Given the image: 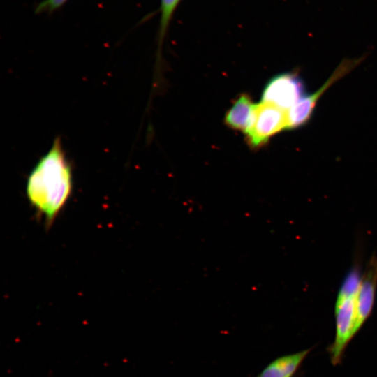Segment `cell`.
Returning <instances> with one entry per match:
<instances>
[{"label":"cell","instance_id":"obj_9","mask_svg":"<svg viewBox=\"0 0 377 377\" xmlns=\"http://www.w3.org/2000/svg\"><path fill=\"white\" fill-rule=\"evenodd\" d=\"M181 0H161L159 42L163 40L173 13Z\"/></svg>","mask_w":377,"mask_h":377},{"label":"cell","instance_id":"obj_6","mask_svg":"<svg viewBox=\"0 0 377 377\" xmlns=\"http://www.w3.org/2000/svg\"><path fill=\"white\" fill-rule=\"evenodd\" d=\"M377 286V255H373L369 260L362 276L360 290L357 298L356 334L369 317L375 300Z\"/></svg>","mask_w":377,"mask_h":377},{"label":"cell","instance_id":"obj_2","mask_svg":"<svg viewBox=\"0 0 377 377\" xmlns=\"http://www.w3.org/2000/svg\"><path fill=\"white\" fill-rule=\"evenodd\" d=\"M358 293H350L340 289L337 298L335 336L329 348L330 361L334 366L341 362L347 346L356 334Z\"/></svg>","mask_w":377,"mask_h":377},{"label":"cell","instance_id":"obj_7","mask_svg":"<svg viewBox=\"0 0 377 377\" xmlns=\"http://www.w3.org/2000/svg\"><path fill=\"white\" fill-rule=\"evenodd\" d=\"M256 104L246 94H242L234 102L225 117V123L230 128L244 132L252 126Z\"/></svg>","mask_w":377,"mask_h":377},{"label":"cell","instance_id":"obj_10","mask_svg":"<svg viewBox=\"0 0 377 377\" xmlns=\"http://www.w3.org/2000/svg\"><path fill=\"white\" fill-rule=\"evenodd\" d=\"M68 0H44L36 8V13H52L61 7Z\"/></svg>","mask_w":377,"mask_h":377},{"label":"cell","instance_id":"obj_3","mask_svg":"<svg viewBox=\"0 0 377 377\" xmlns=\"http://www.w3.org/2000/svg\"><path fill=\"white\" fill-rule=\"evenodd\" d=\"M288 127V110L263 102L256 104L253 122L245 133L252 148L267 143L269 138Z\"/></svg>","mask_w":377,"mask_h":377},{"label":"cell","instance_id":"obj_5","mask_svg":"<svg viewBox=\"0 0 377 377\" xmlns=\"http://www.w3.org/2000/svg\"><path fill=\"white\" fill-rule=\"evenodd\" d=\"M362 61V58L343 60L318 90L313 94H306L290 108L288 110L287 130L295 129L306 125L311 118L318 101L323 94L334 83L347 75Z\"/></svg>","mask_w":377,"mask_h":377},{"label":"cell","instance_id":"obj_8","mask_svg":"<svg viewBox=\"0 0 377 377\" xmlns=\"http://www.w3.org/2000/svg\"><path fill=\"white\" fill-rule=\"evenodd\" d=\"M311 349L277 357L268 364L258 377H293Z\"/></svg>","mask_w":377,"mask_h":377},{"label":"cell","instance_id":"obj_1","mask_svg":"<svg viewBox=\"0 0 377 377\" xmlns=\"http://www.w3.org/2000/svg\"><path fill=\"white\" fill-rule=\"evenodd\" d=\"M73 191V170L57 138L50 150L29 173L26 184L29 202L51 226L67 203Z\"/></svg>","mask_w":377,"mask_h":377},{"label":"cell","instance_id":"obj_4","mask_svg":"<svg viewBox=\"0 0 377 377\" xmlns=\"http://www.w3.org/2000/svg\"><path fill=\"white\" fill-rule=\"evenodd\" d=\"M306 94V86L296 72L273 77L263 91L262 101L288 110Z\"/></svg>","mask_w":377,"mask_h":377}]
</instances>
